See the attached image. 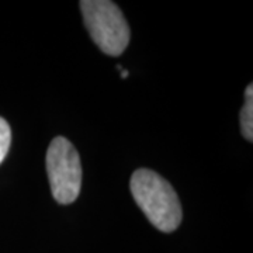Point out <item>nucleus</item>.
Segmentation results:
<instances>
[{"label":"nucleus","instance_id":"3","mask_svg":"<svg viewBox=\"0 0 253 253\" xmlns=\"http://www.w3.org/2000/svg\"><path fill=\"white\" fill-rule=\"evenodd\" d=\"M46 173L56 203L66 206L79 197L82 186L81 158L66 138L56 136L48 146Z\"/></svg>","mask_w":253,"mask_h":253},{"label":"nucleus","instance_id":"2","mask_svg":"<svg viewBox=\"0 0 253 253\" xmlns=\"http://www.w3.org/2000/svg\"><path fill=\"white\" fill-rule=\"evenodd\" d=\"M83 21L91 40L104 54L120 56L129 42V26L114 1L82 0Z\"/></svg>","mask_w":253,"mask_h":253},{"label":"nucleus","instance_id":"6","mask_svg":"<svg viewBox=\"0 0 253 253\" xmlns=\"http://www.w3.org/2000/svg\"><path fill=\"white\" fill-rule=\"evenodd\" d=\"M121 78H123V79H126V78H128V71H121Z\"/></svg>","mask_w":253,"mask_h":253},{"label":"nucleus","instance_id":"5","mask_svg":"<svg viewBox=\"0 0 253 253\" xmlns=\"http://www.w3.org/2000/svg\"><path fill=\"white\" fill-rule=\"evenodd\" d=\"M11 144V129L7 121L0 117V163L4 161Z\"/></svg>","mask_w":253,"mask_h":253},{"label":"nucleus","instance_id":"1","mask_svg":"<svg viewBox=\"0 0 253 253\" xmlns=\"http://www.w3.org/2000/svg\"><path fill=\"white\" fill-rule=\"evenodd\" d=\"M131 193L151 224L162 232L176 231L183 212L179 197L169 181L149 169H138L131 177Z\"/></svg>","mask_w":253,"mask_h":253},{"label":"nucleus","instance_id":"4","mask_svg":"<svg viewBox=\"0 0 253 253\" xmlns=\"http://www.w3.org/2000/svg\"><path fill=\"white\" fill-rule=\"evenodd\" d=\"M242 135L252 142L253 139V86L252 83L245 90V104L241 110Z\"/></svg>","mask_w":253,"mask_h":253}]
</instances>
